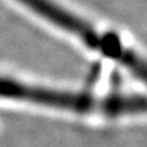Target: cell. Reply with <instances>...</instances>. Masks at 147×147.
Returning a JSON list of instances; mask_svg holds the SVG:
<instances>
[{
	"label": "cell",
	"mask_w": 147,
	"mask_h": 147,
	"mask_svg": "<svg viewBox=\"0 0 147 147\" xmlns=\"http://www.w3.org/2000/svg\"><path fill=\"white\" fill-rule=\"evenodd\" d=\"M0 97L26 100L81 114H103L108 117L141 114L146 110V98L144 94L96 97L86 93L28 85L6 77H0Z\"/></svg>",
	"instance_id": "6da1fadb"
}]
</instances>
